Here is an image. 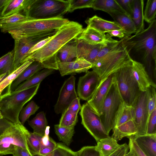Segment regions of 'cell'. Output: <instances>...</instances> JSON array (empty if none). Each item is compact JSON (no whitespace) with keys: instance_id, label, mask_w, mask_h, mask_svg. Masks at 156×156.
Masks as SVG:
<instances>
[{"instance_id":"6da1fadb","label":"cell","mask_w":156,"mask_h":156,"mask_svg":"<svg viewBox=\"0 0 156 156\" xmlns=\"http://www.w3.org/2000/svg\"><path fill=\"white\" fill-rule=\"evenodd\" d=\"M123 39L130 57L143 65L156 88V19L142 31Z\"/></svg>"},{"instance_id":"7a4b0ae2","label":"cell","mask_w":156,"mask_h":156,"mask_svg":"<svg viewBox=\"0 0 156 156\" xmlns=\"http://www.w3.org/2000/svg\"><path fill=\"white\" fill-rule=\"evenodd\" d=\"M82 26L70 21L58 29L52 38L43 47L29 55L26 59L40 62L44 69L58 70L57 54L65 44L77 37L82 32Z\"/></svg>"},{"instance_id":"3957f363","label":"cell","mask_w":156,"mask_h":156,"mask_svg":"<svg viewBox=\"0 0 156 156\" xmlns=\"http://www.w3.org/2000/svg\"><path fill=\"white\" fill-rule=\"evenodd\" d=\"M70 21L63 17L44 19H27L1 30L8 32L14 39L57 30Z\"/></svg>"},{"instance_id":"277c9868","label":"cell","mask_w":156,"mask_h":156,"mask_svg":"<svg viewBox=\"0 0 156 156\" xmlns=\"http://www.w3.org/2000/svg\"><path fill=\"white\" fill-rule=\"evenodd\" d=\"M40 84L17 92L3 94L0 100L3 118L14 124L21 123L20 112L24 105L36 94Z\"/></svg>"},{"instance_id":"5b68a950","label":"cell","mask_w":156,"mask_h":156,"mask_svg":"<svg viewBox=\"0 0 156 156\" xmlns=\"http://www.w3.org/2000/svg\"><path fill=\"white\" fill-rule=\"evenodd\" d=\"M131 60L122 38L105 56L96 62L92 69L99 75L101 81Z\"/></svg>"},{"instance_id":"8992f818","label":"cell","mask_w":156,"mask_h":156,"mask_svg":"<svg viewBox=\"0 0 156 156\" xmlns=\"http://www.w3.org/2000/svg\"><path fill=\"white\" fill-rule=\"evenodd\" d=\"M69 5V0H33L23 12L28 19L63 17Z\"/></svg>"},{"instance_id":"52a82bcc","label":"cell","mask_w":156,"mask_h":156,"mask_svg":"<svg viewBox=\"0 0 156 156\" xmlns=\"http://www.w3.org/2000/svg\"><path fill=\"white\" fill-rule=\"evenodd\" d=\"M132 60L113 74L123 102L132 106L141 91L132 70Z\"/></svg>"},{"instance_id":"ba28073f","label":"cell","mask_w":156,"mask_h":156,"mask_svg":"<svg viewBox=\"0 0 156 156\" xmlns=\"http://www.w3.org/2000/svg\"><path fill=\"white\" fill-rule=\"evenodd\" d=\"M123 102L114 78L104 101L102 114L100 116L105 130L108 135L114 128L116 113Z\"/></svg>"},{"instance_id":"9c48e42d","label":"cell","mask_w":156,"mask_h":156,"mask_svg":"<svg viewBox=\"0 0 156 156\" xmlns=\"http://www.w3.org/2000/svg\"><path fill=\"white\" fill-rule=\"evenodd\" d=\"M57 30L14 39V48L13 49L14 51V71L26 61L29 55V51L36 44L48 37L53 35Z\"/></svg>"},{"instance_id":"30bf717a","label":"cell","mask_w":156,"mask_h":156,"mask_svg":"<svg viewBox=\"0 0 156 156\" xmlns=\"http://www.w3.org/2000/svg\"><path fill=\"white\" fill-rule=\"evenodd\" d=\"M80 114L81 124L97 142L109 136L105 130L100 117L94 112L87 102L82 105Z\"/></svg>"},{"instance_id":"8fae6325","label":"cell","mask_w":156,"mask_h":156,"mask_svg":"<svg viewBox=\"0 0 156 156\" xmlns=\"http://www.w3.org/2000/svg\"><path fill=\"white\" fill-rule=\"evenodd\" d=\"M150 87L146 91H141L132 106L133 120L137 129V133L135 136L146 134L149 117L147 105L151 94Z\"/></svg>"},{"instance_id":"7c38bea8","label":"cell","mask_w":156,"mask_h":156,"mask_svg":"<svg viewBox=\"0 0 156 156\" xmlns=\"http://www.w3.org/2000/svg\"><path fill=\"white\" fill-rule=\"evenodd\" d=\"M28 132L21 123H13L0 135V145L12 144L30 151L26 140V134Z\"/></svg>"},{"instance_id":"4fadbf2b","label":"cell","mask_w":156,"mask_h":156,"mask_svg":"<svg viewBox=\"0 0 156 156\" xmlns=\"http://www.w3.org/2000/svg\"><path fill=\"white\" fill-rule=\"evenodd\" d=\"M101 81L99 75L95 71H88L78 80L77 94L80 99L89 101L92 98Z\"/></svg>"},{"instance_id":"5bb4252c","label":"cell","mask_w":156,"mask_h":156,"mask_svg":"<svg viewBox=\"0 0 156 156\" xmlns=\"http://www.w3.org/2000/svg\"><path fill=\"white\" fill-rule=\"evenodd\" d=\"M75 76L72 75L63 83L55 106L54 110L56 114L62 113L72 101L78 97L75 88Z\"/></svg>"},{"instance_id":"9a60e30c","label":"cell","mask_w":156,"mask_h":156,"mask_svg":"<svg viewBox=\"0 0 156 156\" xmlns=\"http://www.w3.org/2000/svg\"><path fill=\"white\" fill-rule=\"evenodd\" d=\"M114 79L112 74L102 80L92 98L87 101L94 112L99 116L102 114L104 101Z\"/></svg>"},{"instance_id":"2e32d148","label":"cell","mask_w":156,"mask_h":156,"mask_svg":"<svg viewBox=\"0 0 156 156\" xmlns=\"http://www.w3.org/2000/svg\"><path fill=\"white\" fill-rule=\"evenodd\" d=\"M76 39L77 58H83L91 64L93 66L95 63L98 52L105 43L92 44L76 37Z\"/></svg>"},{"instance_id":"e0dca14e","label":"cell","mask_w":156,"mask_h":156,"mask_svg":"<svg viewBox=\"0 0 156 156\" xmlns=\"http://www.w3.org/2000/svg\"><path fill=\"white\" fill-rule=\"evenodd\" d=\"M58 68L62 76L74 73L87 72L92 65L82 58H78L66 63L58 62Z\"/></svg>"},{"instance_id":"ac0fdd59","label":"cell","mask_w":156,"mask_h":156,"mask_svg":"<svg viewBox=\"0 0 156 156\" xmlns=\"http://www.w3.org/2000/svg\"><path fill=\"white\" fill-rule=\"evenodd\" d=\"M129 137L147 156H156V134L134 136Z\"/></svg>"},{"instance_id":"d6986e66","label":"cell","mask_w":156,"mask_h":156,"mask_svg":"<svg viewBox=\"0 0 156 156\" xmlns=\"http://www.w3.org/2000/svg\"><path fill=\"white\" fill-rule=\"evenodd\" d=\"M132 70L133 75L141 91H146L151 87L155 88L142 64L133 60Z\"/></svg>"},{"instance_id":"ffe728a7","label":"cell","mask_w":156,"mask_h":156,"mask_svg":"<svg viewBox=\"0 0 156 156\" xmlns=\"http://www.w3.org/2000/svg\"><path fill=\"white\" fill-rule=\"evenodd\" d=\"M85 22L87 27L103 33L116 30L124 31L123 28L117 23L105 20L96 15L89 18Z\"/></svg>"},{"instance_id":"44dd1931","label":"cell","mask_w":156,"mask_h":156,"mask_svg":"<svg viewBox=\"0 0 156 156\" xmlns=\"http://www.w3.org/2000/svg\"><path fill=\"white\" fill-rule=\"evenodd\" d=\"M76 38L92 44H104L111 38L108 34L101 33L94 29L87 27Z\"/></svg>"},{"instance_id":"7402d4cb","label":"cell","mask_w":156,"mask_h":156,"mask_svg":"<svg viewBox=\"0 0 156 156\" xmlns=\"http://www.w3.org/2000/svg\"><path fill=\"white\" fill-rule=\"evenodd\" d=\"M114 19V21L119 24L123 29L125 37L136 33L134 23L131 17L126 13L117 11L108 13Z\"/></svg>"},{"instance_id":"603a6c76","label":"cell","mask_w":156,"mask_h":156,"mask_svg":"<svg viewBox=\"0 0 156 156\" xmlns=\"http://www.w3.org/2000/svg\"><path fill=\"white\" fill-rule=\"evenodd\" d=\"M144 4L143 0H133L132 12L130 17L135 26L136 33L135 34L144 30Z\"/></svg>"},{"instance_id":"cb8c5ba5","label":"cell","mask_w":156,"mask_h":156,"mask_svg":"<svg viewBox=\"0 0 156 156\" xmlns=\"http://www.w3.org/2000/svg\"><path fill=\"white\" fill-rule=\"evenodd\" d=\"M77 58V43L76 38L64 45L58 51L57 62L66 63Z\"/></svg>"},{"instance_id":"d4e9b609","label":"cell","mask_w":156,"mask_h":156,"mask_svg":"<svg viewBox=\"0 0 156 156\" xmlns=\"http://www.w3.org/2000/svg\"><path fill=\"white\" fill-rule=\"evenodd\" d=\"M44 69L39 62L34 61L28 66L11 83L9 87L11 93L22 82L29 79L37 72Z\"/></svg>"},{"instance_id":"484cf974","label":"cell","mask_w":156,"mask_h":156,"mask_svg":"<svg viewBox=\"0 0 156 156\" xmlns=\"http://www.w3.org/2000/svg\"><path fill=\"white\" fill-rule=\"evenodd\" d=\"M54 70L52 69H44L37 72L18 86L12 92L16 93L22 91L40 83L44 78L52 74Z\"/></svg>"},{"instance_id":"4316f807","label":"cell","mask_w":156,"mask_h":156,"mask_svg":"<svg viewBox=\"0 0 156 156\" xmlns=\"http://www.w3.org/2000/svg\"><path fill=\"white\" fill-rule=\"evenodd\" d=\"M112 137L117 141L124 137L128 138L135 136L137 133L136 128L133 119L129 120L114 128Z\"/></svg>"},{"instance_id":"83f0119b","label":"cell","mask_w":156,"mask_h":156,"mask_svg":"<svg viewBox=\"0 0 156 156\" xmlns=\"http://www.w3.org/2000/svg\"><path fill=\"white\" fill-rule=\"evenodd\" d=\"M121 144L112 136L100 140L96 146L101 156H108L119 148Z\"/></svg>"},{"instance_id":"f1b7e54d","label":"cell","mask_w":156,"mask_h":156,"mask_svg":"<svg viewBox=\"0 0 156 156\" xmlns=\"http://www.w3.org/2000/svg\"><path fill=\"white\" fill-rule=\"evenodd\" d=\"M33 0H10L0 17L7 16L23 11Z\"/></svg>"},{"instance_id":"f546056e","label":"cell","mask_w":156,"mask_h":156,"mask_svg":"<svg viewBox=\"0 0 156 156\" xmlns=\"http://www.w3.org/2000/svg\"><path fill=\"white\" fill-rule=\"evenodd\" d=\"M28 123L33 129V133L42 136L44 135L48 123L45 114L43 111L37 114L35 117L28 121Z\"/></svg>"},{"instance_id":"4dcf8cb0","label":"cell","mask_w":156,"mask_h":156,"mask_svg":"<svg viewBox=\"0 0 156 156\" xmlns=\"http://www.w3.org/2000/svg\"><path fill=\"white\" fill-rule=\"evenodd\" d=\"M34 61L31 59L26 60L21 66L7 76L0 83V96L5 88L8 87V91L10 92L9 87L11 83L20 74Z\"/></svg>"},{"instance_id":"1f68e13d","label":"cell","mask_w":156,"mask_h":156,"mask_svg":"<svg viewBox=\"0 0 156 156\" xmlns=\"http://www.w3.org/2000/svg\"><path fill=\"white\" fill-rule=\"evenodd\" d=\"M91 8L108 13L113 11L126 13L115 0H94Z\"/></svg>"},{"instance_id":"d6a6232c","label":"cell","mask_w":156,"mask_h":156,"mask_svg":"<svg viewBox=\"0 0 156 156\" xmlns=\"http://www.w3.org/2000/svg\"><path fill=\"white\" fill-rule=\"evenodd\" d=\"M133 116L132 107L123 102L116 113L114 128L118 127L129 120L133 119Z\"/></svg>"},{"instance_id":"836d02e7","label":"cell","mask_w":156,"mask_h":156,"mask_svg":"<svg viewBox=\"0 0 156 156\" xmlns=\"http://www.w3.org/2000/svg\"><path fill=\"white\" fill-rule=\"evenodd\" d=\"M14 61L13 50L0 58V75L10 74L14 71Z\"/></svg>"},{"instance_id":"e575fe53","label":"cell","mask_w":156,"mask_h":156,"mask_svg":"<svg viewBox=\"0 0 156 156\" xmlns=\"http://www.w3.org/2000/svg\"><path fill=\"white\" fill-rule=\"evenodd\" d=\"M55 132L59 140L64 144L69 146L72 142L75 133L74 127L68 128L60 126L59 124L54 125Z\"/></svg>"},{"instance_id":"d590c367","label":"cell","mask_w":156,"mask_h":156,"mask_svg":"<svg viewBox=\"0 0 156 156\" xmlns=\"http://www.w3.org/2000/svg\"><path fill=\"white\" fill-rule=\"evenodd\" d=\"M27 19V17L20 12L16 13L7 16L0 17V29L2 30Z\"/></svg>"},{"instance_id":"8d00e7d4","label":"cell","mask_w":156,"mask_h":156,"mask_svg":"<svg viewBox=\"0 0 156 156\" xmlns=\"http://www.w3.org/2000/svg\"><path fill=\"white\" fill-rule=\"evenodd\" d=\"M42 137L29 131L27 133V143L30 151L32 155L39 153L41 148V140Z\"/></svg>"},{"instance_id":"74e56055","label":"cell","mask_w":156,"mask_h":156,"mask_svg":"<svg viewBox=\"0 0 156 156\" xmlns=\"http://www.w3.org/2000/svg\"><path fill=\"white\" fill-rule=\"evenodd\" d=\"M78 120L77 114L66 109L62 112L58 124L61 127H74Z\"/></svg>"},{"instance_id":"f35d334b","label":"cell","mask_w":156,"mask_h":156,"mask_svg":"<svg viewBox=\"0 0 156 156\" xmlns=\"http://www.w3.org/2000/svg\"><path fill=\"white\" fill-rule=\"evenodd\" d=\"M39 108V107L34 101H32L30 102L20 112L19 118L21 123L23 125L30 116L34 114Z\"/></svg>"},{"instance_id":"ab89813d","label":"cell","mask_w":156,"mask_h":156,"mask_svg":"<svg viewBox=\"0 0 156 156\" xmlns=\"http://www.w3.org/2000/svg\"><path fill=\"white\" fill-rule=\"evenodd\" d=\"M156 0H148L144 13V20L148 23H151L155 20Z\"/></svg>"},{"instance_id":"60d3db41","label":"cell","mask_w":156,"mask_h":156,"mask_svg":"<svg viewBox=\"0 0 156 156\" xmlns=\"http://www.w3.org/2000/svg\"><path fill=\"white\" fill-rule=\"evenodd\" d=\"M94 0H69L68 12H72L77 9L91 8Z\"/></svg>"},{"instance_id":"b9f144b4","label":"cell","mask_w":156,"mask_h":156,"mask_svg":"<svg viewBox=\"0 0 156 156\" xmlns=\"http://www.w3.org/2000/svg\"><path fill=\"white\" fill-rule=\"evenodd\" d=\"M53 151L55 156H78V151H73L61 143H57Z\"/></svg>"},{"instance_id":"7bdbcfd3","label":"cell","mask_w":156,"mask_h":156,"mask_svg":"<svg viewBox=\"0 0 156 156\" xmlns=\"http://www.w3.org/2000/svg\"><path fill=\"white\" fill-rule=\"evenodd\" d=\"M156 134V108L151 113L148 119L146 134Z\"/></svg>"},{"instance_id":"ee69618b","label":"cell","mask_w":156,"mask_h":156,"mask_svg":"<svg viewBox=\"0 0 156 156\" xmlns=\"http://www.w3.org/2000/svg\"><path fill=\"white\" fill-rule=\"evenodd\" d=\"M78 156H101L96 146H86L78 151Z\"/></svg>"},{"instance_id":"f6af8a7d","label":"cell","mask_w":156,"mask_h":156,"mask_svg":"<svg viewBox=\"0 0 156 156\" xmlns=\"http://www.w3.org/2000/svg\"><path fill=\"white\" fill-rule=\"evenodd\" d=\"M50 127L47 126L46 128L44 135L42 137L41 140V148L48 147L55 148L57 143L49 136Z\"/></svg>"},{"instance_id":"bcb514c9","label":"cell","mask_w":156,"mask_h":156,"mask_svg":"<svg viewBox=\"0 0 156 156\" xmlns=\"http://www.w3.org/2000/svg\"><path fill=\"white\" fill-rule=\"evenodd\" d=\"M151 94L148 102V110L149 117L151 112L156 108V88L151 87Z\"/></svg>"},{"instance_id":"7dc6e473","label":"cell","mask_w":156,"mask_h":156,"mask_svg":"<svg viewBox=\"0 0 156 156\" xmlns=\"http://www.w3.org/2000/svg\"><path fill=\"white\" fill-rule=\"evenodd\" d=\"M125 12L131 16L132 12L133 0H115Z\"/></svg>"},{"instance_id":"c3c4849f","label":"cell","mask_w":156,"mask_h":156,"mask_svg":"<svg viewBox=\"0 0 156 156\" xmlns=\"http://www.w3.org/2000/svg\"><path fill=\"white\" fill-rule=\"evenodd\" d=\"M53 35L49 36L36 44L29 51V55L43 47L52 38Z\"/></svg>"},{"instance_id":"681fc988","label":"cell","mask_w":156,"mask_h":156,"mask_svg":"<svg viewBox=\"0 0 156 156\" xmlns=\"http://www.w3.org/2000/svg\"><path fill=\"white\" fill-rule=\"evenodd\" d=\"M129 149L128 145L125 143L121 144L119 148L108 156H125Z\"/></svg>"},{"instance_id":"f907efd6","label":"cell","mask_w":156,"mask_h":156,"mask_svg":"<svg viewBox=\"0 0 156 156\" xmlns=\"http://www.w3.org/2000/svg\"><path fill=\"white\" fill-rule=\"evenodd\" d=\"M81 107L80 103V98L77 97L72 101L67 109L78 114L79 111L81 110Z\"/></svg>"},{"instance_id":"816d5d0a","label":"cell","mask_w":156,"mask_h":156,"mask_svg":"<svg viewBox=\"0 0 156 156\" xmlns=\"http://www.w3.org/2000/svg\"><path fill=\"white\" fill-rule=\"evenodd\" d=\"M12 154L13 156H33L30 151L16 146Z\"/></svg>"},{"instance_id":"f5cc1de1","label":"cell","mask_w":156,"mask_h":156,"mask_svg":"<svg viewBox=\"0 0 156 156\" xmlns=\"http://www.w3.org/2000/svg\"><path fill=\"white\" fill-rule=\"evenodd\" d=\"M13 123L4 118L0 119V135L7 127Z\"/></svg>"},{"instance_id":"db71d44e","label":"cell","mask_w":156,"mask_h":156,"mask_svg":"<svg viewBox=\"0 0 156 156\" xmlns=\"http://www.w3.org/2000/svg\"><path fill=\"white\" fill-rule=\"evenodd\" d=\"M107 33L111 37H117L121 39L125 37V34L123 30H114Z\"/></svg>"},{"instance_id":"11a10c76","label":"cell","mask_w":156,"mask_h":156,"mask_svg":"<svg viewBox=\"0 0 156 156\" xmlns=\"http://www.w3.org/2000/svg\"><path fill=\"white\" fill-rule=\"evenodd\" d=\"M128 138L130 140L132 146L138 156H147L142 151L136 144L133 140L131 138L129 137Z\"/></svg>"},{"instance_id":"9f6ffc18","label":"cell","mask_w":156,"mask_h":156,"mask_svg":"<svg viewBox=\"0 0 156 156\" xmlns=\"http://www.w3.org/2000/svg\"><path fill=\"white\" fill-rule=\"evenodd\" d=\"M128 145L129 148V151L128 152L125 156H138L132 146L130 139H129Z\"/></svg>"},{"instance_id":"6f0895ef","label":"cell","mask_w":156,"mask_h":156,"mask_svg":"<svg viewBox=\"0 0 156 156\" xmlns=\"http://www.w3.org/2000/svg\"><path fill=\"white\" fill-rule=\"evenodd\" d=\"M55 148L48 147H44L42 148L39 152V154L45 155L48 154L52 152Z\"/></svg>"},{"instance_id":"680465c9","label":"cell","mask_w":156,"mask_h":156,"mask_svg":"<svg viewBox=\"0 0 156 156\" xmlns=\"http://www.w3.org/2000/svg\"><path fill=\"white\" fill-rule=\"evenodd\" d=\"M10 0H0V16Z\"/></svg>"},{"instance_id":"91938a15","label":"cell","mask_w":156,"mask_h":156,"mask_svg":"<svg viewBox=\"0 0 156 156\" xmlns=\"http://www.w3.org/2000/svg\"><path fill=\"white\" fill-rule=\"evenodd\" d=\"M9 74L6 73L0 75V83Z\"/></svg>"},{"instance_id":"94428289","label":"cell","mask_w":156,"mask_h":156,"mask_svg":"<svg viewBox=\"0 0 156 156\" xmlns=\"http://www.w3.org/2000/svg\"><path fill=\"white\" fill-rule=\"evenodd\" d=\"M1 105L0 103V119H2L3 118V116L2 115V114L1 110Z\"/></svg>"},{"instance_id":"6125c7cd","label":"cell","mask_w":156,"mask_h":156,"mask_svg":"<svg viewBox=\"0 0 156 156\" xmlns=\"http://www.w3.org/2000/svg\"><path fill=\"white\" fill-rule=\"evenodd\" d=\"M3 96V95H2V96H0V100L2 98Z\"/></svg>"},{"instance_id":"be15d7a7","label":"cell","mask_w":156,"mask_h":156,"mask_svg":"<svg viewBox=\"0 0 156 156\" xmlns=\"http://www.w3.org/2000/svg\"><path fill=\"white\" fill-rule=\"evenodd\" d=\"M0 156H1L0 155Z\"/></svg>"}]
</instances>
